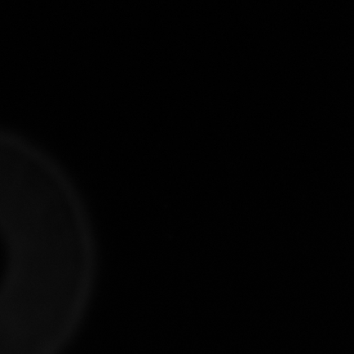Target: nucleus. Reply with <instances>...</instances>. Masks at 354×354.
Listing matches in <instances>:
<instances>
[]
</instances>
